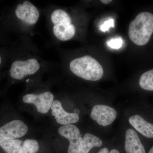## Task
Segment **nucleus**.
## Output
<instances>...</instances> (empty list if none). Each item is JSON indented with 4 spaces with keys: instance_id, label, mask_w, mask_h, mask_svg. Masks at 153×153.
I'll list each match as a JSON object with an SVG mask.
<instances>
[{
    "instance_id": "obj_1",
    "label": "nucleus",
    "mask_w": 153,
    "mask_h": 153,
    "mask_svg": "<svg viewBox=\"0 0 153 153\" xmlns=\"http://www.w3.org/2000/svg\"><path fill=\"white\" fill-rule=\"evenodd\" d=\"M50 67H52L51 63L42 58L31 37H22V48L18 58L11 64L9 73L13 79L22 80L38 74Z\"/></svg>"
},
{
    "instance_id": "obj_2",
    "label": "nucleus",
    "mask_w": 153,
    "mask_h": 153,
    "mask_svg": "<svg viewBox=\"0 0 153 153\" xmlns=\"http://www.w3.org/2000/svg\"><path fill=\"white\" fill-rule=\"evenodd\" d=\"M44 13L52 40L56 44L73 39L77 29L71 14L66 9L56 5L47 7Z\"/></svg>"
},
{
    "instance_id": "obj_3",
    "label": "nucleus",
    "mask_w": 153,
    "mask_h": 153,
    "mask_svg": "<svg viewBox=\"0 0 153 153\" xmlns=\"http://www.w3.org/2000/svg\"><path fill=\"white\" fill-rule=\"evenodd\" d=\"M14 13L22 37H31L41 17V10L30 1L23 0L16 6Z\"/></svg>"
},
{
    "instance_id": "obj_4",
    "label": "nucleus",
    "mask_w": 153,
    "mask_h": 153,
    "mask_svg": "<svg viewBox=\"0 0 153 153\" xmlns=\"http://www.w3.org/2000/svg\"><path fill=\"white\" fill-rule=\"evenodd\" d=\"M68 67L74 75L89 81L99 80L104 73L100 63L89 55L74 58L69 63Z\"/></svg>"
},
{
    "instance_id": "obj_5",
    "label": "nucleus",
    "mask_w": 153,
    "mask_h": 153,
    "mask_svg": "<svg viewBox=\"0 0 153 153\" xmlns=\"http://www.w3.org/2000/svg\"><path fill=\"white\" fill-rule=\"evenodd\" d=\"M153 33V15L148 12L140 13L129 26V37L138 46L147 44Z\"/></svg>"
},
{
    "instance_id": "obj_6",
    "label": "nucleus",
    "mask_w": 153,
    "mask_h": 153,
    "mask_svg": "<svg viewBox=\"0 0 153 153\" xmlns=\"http://www.w3.org/2000/svg\"><path fill=\"white\" fill-rule=\"evenodd\" d=\"M54 99V94L49 91L37 94H27L22 98L25 103L34 105L38 112L43 114H47L49 111Z\"/></svg>"
},
{
    "instance_id": "obj_7",
    "label": "nucleus",
    "mask_w": 153,
    "mask_h": 153,
    "mask_svg": "<svg viewBox=\"0 0 153 153\" xmlns=\"http://www.w3.org/2000/svg\"><path fill=\"white\" fill-rule=\"evenodd\" d=\"M58 131L60 135L66 138L70 143L68 153H78L83 139L78 128L72 124L66 125L60 127Z\"/></svg>"
},
{
    "instance_id": "obj_8",
    "label": "nucleus",
    "mask_w": 153,
    "mask_h": 153,
    "mask_svg": "<svg viewBox=\"0 0 153 153\" xmlns=\"http://www.w3.org/2000/svg\"><path fill=\"white\" fill-rule=\"evenodd\" d=\"M28 128L23 121L14 120L0 128V140L16 139L27 133Z\"/></svg>"
},
{
    "instance_id": "obj_9",
    "label": "nucleus",
    "mask_w": 153,
    "mask_h": 153,
    "mask_svg": "<svg viewBox=\"0 0 153 153\" xmlns=\"http://www.w3.org/2000/svg\"><path fill=\"white\" fill-rule=\"evenodd\" d=\"M91 117L99 125L106 126L114 122L116 118L117 112L108 105H96L91 110Z\"/></svg>"
},
{
    "instance_id": "obj_10",
    "label": "nucleus",
    "mask_w": 153,
    "mask_h": 153,
    "mask_svg": "<svg viewBox=\"0 0 153 153\" xmlns=\"http://www.w3.org/2000/svg\"><path fill=\"white\" fill-rule=\"evenodd\" d=\"M51 108L52 115L55 117L56 121L60 124L63 125L71 124L76 123L79 120L78 114L65 111L59 100H54Z\"/></svg>"
},
{
    "instance_id": "obj_11",
    "label": "nucleus",
    "mask_w": 153,
    "mask_h": 153,
    "mask_svg": "<svg viewBox=\"0 0 153 153\" xmlns=\"http://www.w3.org/2000/svg\"><path fill=\"white\" fill-rule=\"evenodd\" d=\"M129 122L137 131L148 139H153V122L141 115L136 114L129 119Z\"/></svg>"
},
{
    "instance_id": "obj_12",
    "label": "nucleus",
    "mask_w": 153,
    "mask_h": 153,
    "mask_svg": "<svg viewBox=\"0 0 153 153\" xmlns=\"http://www.w3.org/2000/svg\"><path fill=\"white\" fill-rule=\"evenodd\" d=\"M125 149L126 153H146L139 136L133 129H128L126 132Z\"/></svg>"
},
{
    "instance_id": "obj_13",
    "label": "nucleus",
    "mask_w": 153,
    "mask_h": 153,
    "mask_svg": "<svg viewBox=\"0 0 153 153\" xmlns=\"http://www.w3.org/2000/svg\"><path fill=\"white\" fill-rule=\"evenodd\" d=\"M102 145V141L98 137L92 134H85L78 153H88L92 148L99 147Z\"/></svg>"
},
{
    "instance_id": "obj_14",
    "label": "nucleus",
    "mask_w": 153,
    "mask_h": 153,
    "mask_svg": "<svg viewBox=\"0 0 153 153\" xmlns=\"http://www.w3.org/2000/svg\"><path fill=\"white\" fill-rule=\"evenodd\" d=\"M23 141L18 139L0 140V146L7 153H21Z\"/></svg>"
},
{
    "instance_id": "obj_15",
    "label": "nucleus",
    "mask_w": 153,
    "mask_h": 153,
    "mask_svg": "<svg viewBox=\"0 0 153 153\" xmlns=\"http://www.w3.org/2000/svg\"><path fill=\"white\" fill-rule=\"evenodd\" d=\"M139 85L141 88L147 91H153V69L143 73L140 77Z\"/></svg>"
},
{
    "instance_id": "obj_16",
    "label": "nucleus",
    "mask_w": 153,
    "mask_h": 153,
    "mask_svg": "<svg viewBox=\"0 0 153 153\" xmlns=\"http://www.w3.org/2000/svg\"><path fill=\"white\" fill-rule=\"evenodd\" d=\"M39 150V146L37 141L27 139L23 143L21 153H36Z\"/></svg>"
},
{
    "instance_id": "obj_17",
    "label": "nucleus",
    "mask_w": 153,
    "mask_h": 153,
    "mask_svg": "<svg viewBox=\"0 0 153 153\" xmlns=\"http://www.w3.org/2000/svg\"><path fill=\"white\" fill-rule=\"evenodd\" d=\"M123 43V40L121 37L111 38L107 42L108 47L111 49H119L122 47Z\"/></svg>"
},
{
    "instance_id": "obj_18",
    "label": "nucleus",
    "mask_w": 153,
    "mask_h": 153,
    "mask_svg": "<svg viewBox=\"0 0 153 153\" xmlns=\"http://www.w3.org/2000/svg\"><path fill=\"white\" fill-rule=\"evenodd\" d=\"M114 20L113 19H110L104 22L103 25L100 27V30L102 32H105L109 30L110 28L114 27Z\"/></svg>"
},
{
    "instance_id": "obj_19",
    "label": "nucleus",
    "mask_w": 153,
    "mask_h": 153,
    "mask_svg": "<svg viewBox=\"0 0 153 153\" xmlns=\"http://www.w3.org/2000/svg\"><path fill=\"white\" fill-rule=\"evenodd\" d=\"M98 153H120V152L117 150L113 149L111 150L109 152H108V150L107 148H104L101 149Z\"/></svg>"
},
{
    "instance_id": "obj_20",
    "label": "nucleus",
    "mask_w": 153,
    "mask_h": 153,
    "mask_svg": "<svg viewBox=\"0 0 153 153\" xmlns=\"http://www.w3.org/2000/svg\"><path fill=\"white\" fill-rule=\"evenodd\" d=\"M100 1L104 4H108L112 2L111 0H101Z\"/></svg>"
},
{
    "instance_id": "obj_21",
    "label": "nucleus",
    "mask_w": 153,
    "mask_h": 153,
    "mask_svg": "<svg viewBox=\"0 0 153 153\" xmlns=\"http://www.w3.org/2000/svg\"><path fill=\"white\" fill-rule=\"evenodd\" d=\"M148 153H153V146L150 148Z\"/></svg>"
},
{
    "instance_id": "obj_22",
    "label": "nucleus",
    "mask_w": 153,
    "mask_h": 153,
    "mask_svg": "<svg viewBox=\"0 0 153 153\" xmlns=\"http://www.w3.org/2000/svg\"><path fill=\"white\" fill-rule=\"evenodd\" d=\"M2 62V57L0 56V66H1V64Z\"/></svg>"
}]
</instances>
